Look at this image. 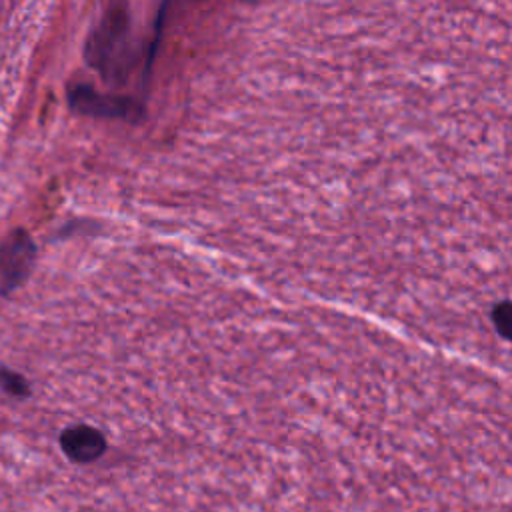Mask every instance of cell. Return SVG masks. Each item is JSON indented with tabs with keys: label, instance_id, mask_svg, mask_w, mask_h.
<instances>
[{
	"label": "cell",
	"instance_id": "6da1fadb",
	"mask_svg": "<svg viewBox=\"0 0 512 512\" xmlns=\"http://www.w3.org/2000/svg\"><path fill=\"white\" fill-rule=\"evenodd\" d=\"M128 52V18L124 10H116L102 24L100 32L92 40V58L94 64L106 72L118 70L124 66Z\"/></svg>",
	"mask_w": 512,
	"mask_h": 512
},
{
	"label": "cell",
	"instance_id": "5b68a950",
	"mask_svg": "<svg viewBox=\"0 0 512 512\" xmlns=\"http://www.w3.org/2000/svg\"><path fill=\"white\" fill-rule=\"evenodd\" d=\"M492 324L502 340L510 338V302L502 300L492 308Z\"/></svg>",
	"mask_w": 512,
	"mask_h": 512
},
{
	"label": "cell",
	"instance_id": "3957f363",
	"mask_svg": "<svg viewBox=\"0 0 512 512\" xmlns=\"http://www.w3.org/2000/svg\"><path fill=\"white\" fill-rule=\"evenodd\" d=\"M72 104L86 114L108 116V118H124V120H140L142 106L126 96H104L90 88H78L72 94Z\"/></svg>",
	"mask_w": 512,
	"mask_h": 512
},
{
	"label": "cell",
	"instance_id": "7a4b0ae2",
	"mask_svg": "<svg viewBox=\"0 0 512 512\" xmlns=\"http://www.w3.org/2000/svg\"><path fill=\"white\" fill-rule=\"evenodd\" d=\"M58 444L62 454L74 464H92L108 452L106 434L92 424L66 426L58 436Z\"/></svg>",
	"mask_w": 512,
	"mask_h": 512
},
{
	"label": "cell",
	"instance_id": "277c9868",
	"mask_svg": "<svg viewBox=\"0 0 512 512\" xmlns=\"http://www.w3.org/2000/svg\"><path fill=\"white\" fill-rule=\"evenodd\" d=\"M0 390L16 400H26L32 394V384L24 374L8 366H0Z\"/></svg>",
	"mask_w": 512,
	"mask_h": 512
}]
</instances>
